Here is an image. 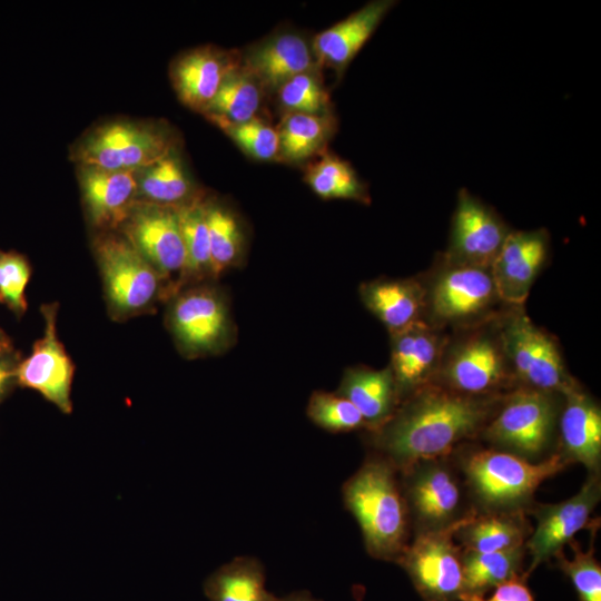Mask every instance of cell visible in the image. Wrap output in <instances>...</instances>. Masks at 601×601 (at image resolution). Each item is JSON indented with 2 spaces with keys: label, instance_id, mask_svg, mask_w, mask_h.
I'll list each match as a JSON object with an SVG mask.
<instances>
[{
  "label": "cell",
  "instance_id": "6da1fadb",
  "mask_svg": "<svg viewBox=\"0 0 601 601\" xmlns=\"http://www.w3.org/2000/svg\"><path fill=\"white\" fill-rule=\"evenodd\" d=\"M491 405L444 388H423L374 431L378 455L397 472L425 460L443 459L485 426Z\"/></svg>",
  "mask_w": 601,
  "mask_h": 601
},
{
  "label": "cell",
  "instance_id": "7a4b0ae2",
  "mask_svg": "<svg viewBox=\"0 0 601 601\" xmlns=\"http://www.w3.org/2000/svg\"><path fill=\"white\" fill-rule=\"evenodd\" d=\"M397 470L374 455L343 484L345 508L355 518L368 554L395 561L407 543L408 510Z\"/></svg>",
  "mask_w": 601,
  "mask_h": 601
},
{
  "label": "cell",
  "instance_id": "3957f363",
  "mask_svg": "<svg viewBox=\"0 0 601 601\" xmlns=\"http://www.w3.org/2000/svg\"><path fill=\"white\" fill-rule=\"evenodd\" d=\"M568 464L560 453L532 462L496 449L476 450L461 460L465 483L483 512H525L540 484Z\"/></svg>",
  "mask_w": 601,
  "mask_h": 601
},
{
  "label": "cell",
  "instance_id": "277c9868",
  "mask_svg": "<svg viewBox=\"0 0 601 601\" xmlns=\"http://www.w3.org/2000/svg\"><path fill=\"white\" fill-rule=\"evenodd\" d=\"M174 150L169 131L155 122L106 121L81 137L71 157L78 165L110 170H140Z\"/></svg>",
  "mask_w": 601,
  "mask_h": 601
},
{
  "label": "cell",
  "instance_id": "5b68a950",
  "mask_svg": "<svg viewBox=\"0 0 601 601\" xmlns=\"http://www.w3.org/2000/svg\"><path fill=\"white\" fill-rule=\"evenodd\" d=\"M471 511L446 528L417 532L396 560L424 601H460L462 549L454 543V536Z\"/></svg>",
  "mask_w": 601,
  "mask_h": 601
},
{
  "label": "cell",
  "instance_id": "8992f818",
  "mask_svg": "<svg viewBox=\"0 0 601 601\" xmlns=\"http://www.w3.org/2000/svg\"><path fill=\"white\" fill-rule=\"evenodd\" d=\"M551 394L529 387L514 392L485 425V437L496 450L539 462L550 445L556 421Z\"/></svg>",
  "mask_w": 601,
  "mask_h": 601
},
{
  "label": "cell",
  "instance_id": "52a82bcc",
  "mask_svg": "<svg viewBox=\"0 0 601 601\" xmlns=\"http://www.w3.org/2000/svg\"><path fill=\"white\" fill-rule=\"evenodd\" d=\"M95 248L112 311L130 316L149 308L164 282L158 272L125 236L104 234Z\"/></svg>",
  "mask_w": 601,
  "mask_h": 601
},
{
  "label": "cell",
  "instance_id": "ba28073f",
  "mask_svg": "<svg viewBox=\"0 0 601 601\" xmlns=\"http://www.w3.org/2000/svg\"><path fill=\"white\" fill-rule=\"evenodd\" d=\"M601 497L599 473H590L580 491L573 496L554 504H538L531 512L536 519V526L524 546L531 556L529 577L541 563L554 558L563 546L583 529L598 526L590 515Z\"/></svg>",
  "mask_w": 601,
  "mask_h": 601
},
{
  "label": "cell",
  "instance_id": "9c48e42d",
  "mask_svg": "<svg viewBox=\"0 0 601 601\" xmlns=\"http://www.w3.org/2000/svg\"><path fill=\"white\" fill-rule=\"evenodd\" d=\"M120 227L162 280L184 278L186 254L179 207L137 200Z\"/></svg>",
  "mask_w": 601,
  "mask_h": 601
},
{
  "label": "cell",
  "instance_id": "30bf717a",
  "mask_svg": "<svg viewBox=\"0 0 601 601\" xmlns=\"http://www.w3.org/2000/svg\"><path fill=\"white\" fill-rule=\"evenodd\" d=\"M402 474V492L418 532L446 528L463 516L460 483L445 457L417 462Z\"/></svg>",
  "mask_w": 601,
  "mask_h": 601
},
{
  "label": "cell",
  "instance_id": "8fae6325",
  "mask_svg": "<svg viewBox=\"0 0 601 601\" xmlns=\"http://www.w3.org/2000/svg\"><path fill=\"white\" fill-rule=\"evenodd\" d=\"M503 344L526 387L563 395L575 388L555 343L526 316L516 315L506 324Z\"/></svg>",
  "mask_w": 601,
  "mask_h": 601
},
{
  "label": "cell",
  "instance_id": "7c38bea8",
  "mask_svg": "<svg viewBox=\"0 0 601 601\" xmlns=\"http://www.w3.org/2000/svg\"><path fill=\"white\" fill-rule=\"evenodd\" d=\"M170 322L177 342L191 355L217 352L230 336L228 307L211 288L193 289L178 297Z\"/></svg>",
  "mask_w": 601,
  "mask_h": 601
},
{
  "label": "cell",
  "instance_id": "4fadbf2b",
  "mask_svg": "<svg viewBox=\"0 0 601 601\" xmlns=\"http://www.w3.org/2000/svg\"><path fill=\"white\" fill-rule=\"evenodd\" d=\"M509 233L492 208L465 188L459 191L450 252L460 265L490 269Z\"/></svg>",
  "mask_w": 601,
  "mask_h": 601
},
{
  "label": "cell",
  "instance_id": "5bb4252c",
  "mask_svg": "<svg viewBox=\"0 0 601 601\" xmlns=\"http://www.w3.org/2000/svg\"><path fill=\"white\" fill-rule=\"evenodd\" d=\"M56 305L42 306L45 336L16 370L18 382L40 392L62 412H71L70 388L73 365L56 335Z\"/></svg>",
  "mask_w": 601,
  "mask_h": 601
},
{
  "label": "cell",
  "instance_id": "9a60e30c",
  "mask_svg": "<svg viewBox=\"0 0 601 601\" xmlns=\"http://www.w3.org/2000/svg\"><path fill=\"white\" fill-rule=\"evenodd\" d=\"M548 253L544 229L510 231L490 268L496 294L509 303H523Z\"/></svg>",
  "mask_w": 601,
  "mask_h": 601
},
{
  "label": "cell",
  "instance_id": "2e32d148",
  "mask_svg": "<svg viewBox=\"0 0 601 601\" xmlns=\"http://www.w3.org/2000/svg\"><path fill=\"white\" fill-rule=\"evenodd\" d=\"M78 177L92 225L100 229L120 227L137 201V171L78 165Z\"/></svg>",
  "mask_w": 601,
  "mask_h": 601
},
{
  "label": "cell",
  "instance_id": "e0dca14e",
  "mask_svg": "<svg viewBox=\"0 0 601 601\" xmlns=\"http://www.w3.org/2000/svg\"><path fill=\"white\" fill-rule=\"evenodd\" d=\"M237 70L229 53L213 47H200L179 57L171 68L173 85L188 107L204 111L223 81Z\"/></svg>",
  "mask_w": 601,
  "mask_h": 601
},
{
  "label": "cell",
  "instance_id": "ac0fdd59",
  "mask_svg": "<svg viewBox=\"0 0 601 601\" xmlns=\"http://www.w3.org/2000/svg\"><path fill=\"white\" fill-rule=\"evenodd\" d=\"M495 295L489 269L457 264L437 279L432 293L433 312L444 321L462 319L485 309Z\"/></svg>",
  "mask_w": 601,
  "mask_h": 601
},
{
  "label": "cell",
  "instance_id": "d6986e66",
  "mask_svg": "<svg viewBox=\"0 0 601 601\" xmlns=\"http://www.w3.org/2000/svg\"><path fill=\"white\" fill-rule=\"evenodd\" d=\"M560 420L562 451L568 462L599 473L601 464V411L588 395L574 388L566 394Z\"/></svg>",
  "mask_w": 601,
  "mask_h": 601
},
{
  "label": "cell",
  "instance_id": "ffe728a7",
  "mask_svg": "<svg viewBox=\"0 0 601 601\" xmlns=\"http://www.w3.org/2000/svg\"><path fill=\"white\" fill-rule=\"evenodd\" d=\"M394 1L365 4L346 19L318 33L313 42L317 57L334 68H344L372 37Z\"/></svg>",
  "mask_w": 601,
  "mask_h": 601
},
{
  "label": "cell",
  "instance_id": "44dd1931",
  "mask_svg": "<svg viewBox=\"0 0 601 601\" xmlns=\"http://www.w3.org/2000/svg\"><path fill=\"white\" fill-rule=\"evenodd\" d=\"M524 511L483 512L472 510L455 532L463 551L501 552L524 546L531 528Z\"/></svg>",
  "mask_w": 601,
  "mask_h": 601
},
{
  "label": "cell",
  "instance_id": "7402d4cb",
  "mask_svg": "<svg viewBox=\"0 0 601 601\" xmlns=\"http://www.w3.org/2000/svg\"><path fill=\"white\" fill-rule=\"evenodd\" d=\"M452 391L476 396L490 392L503 377V358L496 345L479 337L460 346L446 367Z\"/></svg>",
  "mask_w": 601,
  "mask_h": 601
},
{
  "label": "cell",
  "instance_id": "603a6c76",
  "mask_svg": "<svg viewBox=\"0 0 601 601\" xmlns=\"http://www.w3.org/2000/svg\"><path fill=\"white\" fill-rule=\"evenodd\" d=\"M336 393L347 398L358 410L366 426L373 431L391 418L398 401L390 367L347 370Z\"/></svg>",
  "mask_w": 601,
  "mask_h": 601
},
{
  "label": "cell",
  "instance_id": "cb8c5ba5",
  "mask_svg": "<svg viewBox=\"0 0 601 601\" xmlns=\"http://www.w3.org/2000/svg\"><path fill=\"white\" fill-rule=\"evenodd\" d=\"M439 355V342L424 325L394 333L391 371L398 397L416 391L432 373Z\"/></svg>",
  "mask_w": 601,
  "mask_h": 601
},
{
  "label": "cell",
  "instance_id": "d4e9b609",
  "mask_svg": "<svg viewBox=\"0 0 601 601\" xmlns=\"http://www.w3.org/2000/svg\"><path fill=\"white\" fill-rule=\"evenodd\" d=\"M366 307L394 334L414 323L422 306L420 288L408 280H375L361 287Z\"/></svg>",
  "mask_w": 601,
  "mask_h": 601
},
{
  "label": "cell",
  "instance_id": "484cf974",
  "mask_svg": "<svg viewBox=\"0 0 601 601\" xmlns=\"http://www.w3.org/2000/svg\"><path fill=\"white\" fill-rule=\"evenodd\" d=\"M209 601H274L266 589L262 562L249 555L237 556L213 572L204 583Z\"/></svg>",
  "mask_w": 601,
  "mask_h": 601
},
{
  "label": "cell",
  "instance_id": "4316f807",
  "mask_svg": "<svg viewBox=\"0 0 601 601\" xmlns=\"http://www.w3.org/2000/svg\"><path fill=\"white\" fill-rule=\"evenodd\" d=\"M311 65L312 55L307 43L292 33L269 40L250 58V67L260 82L277 89L293 77L308 72Z\"/></svg>",
  "mask_w": 601,
  "mask_h": 601
},
{
  "label": "cell",
  "instance_id": "83f0119b",
  "mask_svg": "<svg viewBox=\"0 0 601 601\" xmlns=\"http://www.w3.org/2000/svg\"><path fill=\"white\" fill-rule=\"evenodd\" d=\"M137 200L180 207L196 199L193 183L175 150L137 170Z\"/></svg>",
  "mask_w": 601,
  "mask_h": 601
},
{
  "label": "cell",
  "instance_id": "f1b7e54d",
  "mask_svg": "<svg viewBox=\"0 0 601 601\" xmlns=\"http://www.w3.org/2000/svg\"><path fill=\"white\" fill-rule=\"evenodd\" d=\"M524 555L525 546L487 553L462 550V597H484L497 585L523 574Z\"/></svg>",
  "mask_w": 601,
  "mask_h": 601
},
{
  "label": "cell",
  "instance_id": "f546056e",
  "mask_svg": "<svg viewBox=\"0 0 601 601\" xmlns=\"http://www.w3.org/2000/svg\"><path fill=\"white\" fill-rule=\"evenodd\" d=\"M260 104V90L247 73L237 70L221 83L203 112L214 121L242 124L255 118Z\"/></svg>",
  "mask_w": 601,
  "mask_h": 601
},
{
  "label": "cell",
  "instance_id": "4dcf8cb0",
  "mask_svg": "<svg viewBox=\"0 0 601 601\" xmlns=\"http://www.w3.org/2000/svg\"><path fill=\"white\" fill-rule=\"evenodd\" d=\"M306 181L324 199H352L361 203L370 200L365 185L353 167L336 156L325 155L308 168Z\"/></svg>",
  "mask_w": 601,
  "mask_h": 601
},
{
  "label": "cell",
  "instance_id": "1f68e13d",
  "mask_svg": "<svg viewBox=\"0 0 601 601\" xmlns=\"http://www.w3.org/2000/svg\"><path fill=\"white\" fill-rule=\"evenodd\" d=\"M180 228L185 246V276L211 275L206 205L195 199L179 207Z\"/></svg>",
  "mask_w": 601,
  "mask_h": 601
},
{
  "label": "cell",
  "instance_id": "d6a6232c",
  "mask_svg": "<svg viewBox=\"0 0 601 601\" xmlns=\"http://www.w3.org/2000/svg\"><path fill=\"white\" fill-rule=\"evenodd\" d=\"M211 275L219 276L234 266L242 254L243 236L234 215L218 205H206Z\"/></svg>",
  "mask_w": 601,
  "mask_h": 601
},
{
  "label": "cell",
  "instance_id": "836d02e7",
  "mask_svg": "<svg viewBox=\"0 0 601 601\" xmlns=\"http://www.w3.org/2000/svg\"><path fill=\"white\" fill-rule=\"evenodd\" d=\"M327 127L319 116L288 114L278 130L279 150L289 160H302L317 152L326 138Z\"/></svg>",
  "mask_w": 601,
  "mask_h": 601
},
{
  "label": "cell",
  "instance_id": "e575fe53",
  "mask_svg": "<svg viewBox=\"0 0 601 601\" xmlns=\"http://www.w3.org/2000/svg\"><path fill=\"white\" fill-rule=\"evenodd\" d=\"M307 416L317 426L333 433L366 426L358 410L337 393L314 392L308 401Z\"/></svg>",
  "mask_w": 601,
  "mask_h": 601
},
{
  "label": "cell",
  "instance_id": "d590c367",
  "mask_svg": "<svg viewBox=\"0 0 601 601\" xmlns=\"http://www.w3.org/2000/svg\"><path fill=\"white\" fill-rule=\"evenodd\" d=\"M573 558L568 559L562 551L555 554L558 566L571 580L579 601H601V566L594 556L593 546L587 551L573 539L568 543Z\"/></svg>",
  "mask_w": 601,
  "mask_h": 601
},
{
  "label": "cell",
  "instance_id": "8d00e7d4",
  "mask_svg": "<svg viewBox=\"0 0 601 601\" xmlns=\"http://www.w3.org/2000/svg\"><path fill=\"white\" fill-rule=\"evenodd\" d=\"M219 126L246 154L268 160L279 151L278 131L259 119H252L242 124L218 121Z\"/></svg>",
  "mask_w": 601,
  "mask_h": 601
},
{
  "label": "cell",
  "instance_id": "74e56055",
  "mask_svg": "<svg viewBox=\"0 0 601 601\" xmlns=\"http://www.w3.org/2000/svg\"><path fill=\"white\" fill-rule=\"evenodd\" d=\"M30 274L31 268L24 256L0 250V302L18 315L27 308L24 289Z\"/></svg>",
  "mask_w": 601,
  "mask_h": 601
},
{
  "label": "cell",
  "instance_id": "f35d334b",
  "mask_svg": "<svg viewBox=\"0 0 601 601\" xmlns=\"http://www.w3.org/2000/svg\"><path fill=\"white\" fill-rule=\"evenodd\" d=\"M278 96L282 105L293 112L318 116L326 104L324 91L308 72L286 81L278 88Z\"/></svg>",
  "mask_w": 601,
  "mask_h": 601
},
{
  "label": "cell",
  "instance_id": "ab89813d",
  "mask_svg": "<svg viewBox=\"0 0 601 601\" xmlns=\"http://www.w3.org/2000/svg\"><path fill=\"white\" fill-rule=\"evenodd\" d=\"M526 579L523 573L497 585L489 597H462L460 601H535Z\"/></svg>",
  "mask_w": 601,
  "mask_h": 601
},
{
  "label": "cell",
  "instance_id": "60d3db41",
  "mask_svg": "<svg viewBox=\"0 0 601 601\" xmlns=\"http://www.w3.org/2000/svg\"><path fill=\"white\" fill-rule=\"evenodd\" d=\"M12 376H16V370H12L7 362L0 359V397Z\"/></svg>",
  "mask_w": 601,
  "mask_h": 601
},
{
  "label": "cell",
  "instance_id": "b9f144b4",
  "mask_svg": "<svg viewBox=\"0 0 601 601\" xmlns=\"http://www.w3.org/2000/svg\"><path fill=\"white\" fill-rule=\"evenodd\" d=\"M274 601H321L308 591H295L284 597H275Z\"/></svg>",
  "mask_w": 601,
  "mask_h": 601
},
{
  "label": "cell",
  "instance_id": "7bdbcfd3",
  "mask_svg": "<svg viewBox=\"0 0 601 601\" xmlns=\"http://www.w3.org/2000/svg\"><path fill=\"white\" fill-rule=\"evenodd\" d=\"M7 347V343L4 341L3 335L0 333V353H2Z\"/></svg>",
  "mask_w": 601,
  "mask_h": 601
}]
</instances>
